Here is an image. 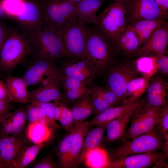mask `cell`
Instances as JSON below:
<instances>
[{
    "label": "cell",
    "instance_id": "cell-38",
    "mask_svg": "<svg viewBox=\"0 0 168 168\" xmlns=\"http://www.w3.org/2000/svg\"><path fill=\"white\" fill-rule=\"evenodd\" d=\"M30 104L38 106L42 108L45 112L47 116L50 121L53 128H57L60 127L56 122L54 118V102H41L32 101Z\"/></svg>",
    "mask_w": 168,
    "mask_h": 168
},
{
    "label": "cell",
    "instance_id": "cell-41",
    "mask_svg": "<svg viewBox=\"0 0 168 168\" xmlns=\"http://www.w3.org/2000/svg\"><path fill=\"white\" fill-rule=\"evenodd\" d=\"M100 88L104 98L111 107L117 105L120 102L114 93L107 86H100Z\"/></svg>",
    "mask_w": 168,
    "mask_h": 168
},
{
    "label": "cell",
    "instance_id": "cell-8",
    "mask_svg": "<svg viewBox=\"0 0 168 168\" xmlns=\"http://www.w3.org/2000/svg\"><path fill=\"white\" fill-rule=\"evenodd\" d=\"M107 70L106 86L114 93L120 102L129 82L141 74L137 67L135 61L121 62L111 66Z\"/></svg>",
    "mask_w": 168,
    "mask_h": 168
},
{
    "label": "cell",
    "instance_id": "cell-14",
    "mask_svg": "<svg viewBox=\"0 0 168 168\" xmlns=\"http://www.w3.org/2000/svg\"><path fill=\"white\" fill-rule=\"evenodd\" d=\"M168 22L156 29L133 54L131 58L155 57L167 53Z\"/></svg>",
    "mask_w": 168,
    "mask_h": 168
},
{
    "label": "cell",
    "instance_id": "cell-39",
    "mask_svg": "<svg viewBox=\"0 0 168 168\" xmlns=\"http://www.w3.org/2000/svg\"><path fill=\"white\" fill-rule=\"evenodd\" d=\"M166 145L168 143V106L163 107L161 114L156 124Z\"/></svg>",
    "mask_w": 168,
    "mask_h": 168
},
{
    "label": "cell",
    "instance_id": "cell-9",
    "mask_svg": "<svg viewBox=\"0 0 168 168\" xmlns=\"http://www.w3.org/2000/svg\"><path fill=\"white\" fill-rule=\"evenodd\" d=\"M64 77L55 63L35 58L22 77L28 86H42L60 83Z\"/></svg>",
    "mask_w": 168,
    "mask_h": 168
},
{
    "label": "cell",
    "instance_id": "cell-32",
    "mask_svg": "<svg viewBox=\"0 0 168 168\" xmlns=\"http://www.w3.org/2000/svg\"><path fill=\"white\" fill-rule=\"evenodd\" d=\"M92 88L86 86L82 88L67 91L62 93L61 102L67 104H73L81 98L91 94Z\"/></svg>",
    "mask_w": 168,
    "mask_h": 168
},
{
    "label": "cell",
    "instance_id": "cell-40",
    "mask_svg": "<svg viewBox=\"0 0 168 168\" xmlns=\"http://www.w3.org/2000/svg\"><path fill=\"white\" fill-rule=\"evenodd\" d=\"M60 84L63 91L69 90L87 86L83 82L77 78L64 76Z\"/></svg>",
    "mask_w": 168,
    "mask_h": 168
},
{
    "label": "cell",
    "instance_id": "cell-10",
    "mask_svg": "<svg viewBox=\"0 0 168 168\" xmlns=\"http://www.w3.org/2000/svg\"><path fill=\"white\" fill-rule=\"evenodd\" d=\"M75 5L69 0H45L41 5L43 14V24L59 30L76 18Z\"/></svg>",
    "mask_w": 168,
    "mask_h": 168
},
{
    "label": "cell",
    "instance_id": "cell-47",
    "mask_svg": "<svg viewBox=\"0 0 168 168\" xmlns=\"http://www.w3.org/2000/svg\"><path fill=\"white\" fill-rule=\"evenodd\" d=\"M12 29L0 23V52L2 47Z\"/></svg>",
    "mask_w": 168,
    "mask_h": 168
},
{
    "label": "cell",
    "instance_id": "cell-17",
    "mask_svg": "<svg viewBox=\"0 0 168 168\" xmlns=\"http://www.w3.org/2000/svg\"><path fill=\"white\" fill-rule=\"evenodd\" d=\"M21 135L0 136V157L7 168H14L18 155L27 146L26 141Z\"/></svg>",
    "mask_w": 168,
    "mask_h": 168
},
{
    "label": "cell",
    "instance_id": "cell-49",
    "mask_svg": "<svg viewBox=\"0 0 168 168\" xmlns=\"http://www.w3.org/2000/svg\"><path fill=\"white\" fill-rule=\"evenodd\" d=\"M165 12H168V0H154Z\"/></svg>",
    "mask_w": 168,
    "mask_h": 168
},
{
    "label": "cell",
    "instance_id": "cell-30",
    "mask_svg": "<svg viewBox=\"0 0 168 168\" xmlns=\"http://www.w3.org/2000/svg\"><path fill=\"white\" fill-rule=\"evenodd\" d=\"M84 161L86 166L91 168H107L110 162L107 152L100 146L89 151Z\"/></svg>",
    "mask_w": 168,
    "mask_h": 168
},
{
    "label": "cell",
    "instance_id": "cell-52",
    "mask_svg": "<svg viewBox=\"0 0 168 168\" xmlns=\"http://www.w3.org/2000/svg\"><path fill=\"white\" fill-rule=\"evenodd\" d=\"M7 168L4 163L0 157V168Z\"/></svg>",
    "mask_w": 168,
    "mask_h": 168
},
{
    "label": "cell",
    "instance_id": "cell-25",
    "mask_svg": "<svg viewBox=\"0 0 168 168\" xmlns=\"http://www.w3.org/2000/svg\"><path fill=\"white\" fill-rule=\"evenodd\" d=\"M108 123L95 125L92 129L88 131L84 139L79 160V165L84 161L86 154L89 151L100 146Z\"/></svg>",
    "mask_w": 168,
    "mask_h": 168
},
{
    "label": "cell",
    "instance_id": "cell-2",
    "mask_svg": "<svg viewBox=\"0 0 168 168\" xmlns=\"http://www.w3.org/2000/svg\"><path fill=\"white\" fill-rule=\"evenodd\" d=\"M163 150L168 153V145L165 143L156 124L150 131L113 148L109 156V161L141 153Z\"/></svg>",
    "mask_w": 168,
    "mask_h": 168
},
{
    "label": "cell",
    "instance_id": "cell-4",
    "mask_svg": "<svg viewBox=\"0 0 168 168\" xmlns=\"http://www.w3.org/2000/svg\"><path fill=\"white\" fill-rule=\"evenodd\" d=\"M90 127L88 121H84L67 132L60 142L57 154L61 167L75 168L79 166L84 139Z\"/></svg>",
    "mask_w": 168,
    "mask_h": 168
},
{
    "label": "cell",
    "instance_id": "cell-23",
    "mask_svg": "<svg viewBox=\"0 0 168 168\" xmlns=\"http://www.w3.org/2000/svg\"><path fill=\"white\" fill-rule=\"evenodd\" d=\"M60 83L40 86L29 91V100L41 102H61Z\"/></svg>",
    "mask_w": 168,
    "mask_h": 168
},
{
    "label": "cell",
    "instance_id": "cell-12",
    "mask_svg": "<svg viewBox=\"0 0 168 168\" xmlns=\"http://www.w3.org/2000/svg\"><path fill=\"white\" fill-rule=\"evenodd\" d=\"M128 25L144 20L158 18L167 19L164 11L154 0H124Z\"/></svg>",
    "mask_w": 168,
    "mask_h": 168
},
{
    "label": "cell",
    "instance_id": "cell-21",
    "mask_svg": "<svg viewBox=\"0 0 168 168\" xmlns=\"http://www.w3.org/2000/svg\"><path fill=\"white\" fill-rule=\"evenodd\" d=\"M143 106L134 108L109 122L106 128L105 142L112 143L120 139L125 133L126 127L134 113Z\"/></svg>",
    "mask_w": 168,
    "mask_h": 168
},
{
    "label": "cell",
    "instance_id": "cell-20",
    "mask_svg": "<svg viewBox=\"0 0 168 168\" xmlns=\"http://www.w3.org/2000/svg\"><path fill=\"white\" fill-rule=\"evenodd\" d=\"M144 102V100L140 98L133 103L108 108L88 121V125L91 127L102 124L108 123L134 108L143 106Z\"/></svg>",
    "mask_w": 168,
    "mask_h": 168
},
{
    "label": "cell",
    "instance_id": "cell-31",
    "mask_svg": "<svg viewBox=\"0 0 168 168\" xmlns=\"http://www.w3.org/2000/svg\"><path fill=\"white\" fill-rule=\"evenodd\" d=\"M44 147V143L26 146L20 152L16 159L14 168H24L30 164Z\"/></svg>",
    "mask_w": 168,
    "mask_h": 168
},
{
    "label": "cell",
    "instance_id": "cell-50",
    "mask_svg": "<svg viewBox=\"0 0 168 168\" xmlns=\"http://www.w3.org/2000/svg\"><path fill=\"white\" fill-rule=\"evenodd\" d=\"M7 16H11L6 12L1 1L0 2V19Z\"/></svg>",
    "mask_w": 168,
    "mask_h": 168
},
{
    "label": "cell",
    "instance_id": "cell-7",
    "mask_svg": "<svg viewBox=\"0 0 168 168\" xmlns=\"http://www.w3.org/2000/svg\"><path fill=\"white\" fill-rule=\"evenodd\" d=\"M92 24L95 25L109 38L112 43L127 27L124 0L114 1L99 15Z\"/></svg>",
    "mask_w": 168,
    "mask_h": 168
},
{
    "label": "cell",
    "instance_id": "cell-35",
    "mask_svg": "<svg viewBox=\"0 0 168 168\" xmlns=\"http://www.w3.org/2000/svg\"><path fill=\"white\" fill-rule=\"evenodd\" d=\"M92 91L90 94L96 115L111 107L104 98L100 89V86L94 84Z\"/></svg>",
    "mask_w": 168,
    "mask_h": 168
},
{
    "label": "cell",
    "instance_id": "cell-3",
    "mask_svg": "<svg viewBox=\"0 0 168 168\" xmlns=\"http://www.w3.org/2000/svg\"><path fill=\"white\" fill-rule=\"evenodd\" d=\"M93 25L94 26L90 27L87 35L86 56L96 67L99 72H102L112 65L115 56L110 39Z\"/></svg>",
    "mask_w": 168,
    "mask_h": 168
},
{
    "label": "cell",
    "instance_id": "cell-53",
    "mask_svg": "<svg viewBox=\"0 0 168 168\" xmlns=\"http://www.w3.org/2000/svg\"><path fill=\"white\" fill-rule=\"evenodd\" d=\"M69 0L75 4H76L79 2H80L82 1V0Z\"/></svg>",
    "mask_w": 168,
    "mask_h": 168
},
{
    "label": "cell",
    "instance_id": "cell-11",
    "mask_svg": "<svg viewBox=\"0 0 168 168\" xmlns=\"http://www.w3.org/2000/svg\"><path fill=\"white\" fill-rule=\"evenodd\" d=\"M164 107L143 106L134 113L129 127L120 139L124 142L151 131L158 121Z\"/></svg>",
    "mask_w": 168,
    "mask_h": 168
},
{
    "label": "cell",
    "instance_id": "cell-16",
    "mask_svg": "<svg viewBox=\"0 0 168 168\" xmlns=\"http://www.w3.org/2000/svg\"><path fill=\"white\" fill-rule=\"evenodd\" d=\"M167 153L161 150L136 154L110 161L107 168H145L163 162Z\"/></svg>",
    "mask_w": 168,
    "mask_h": 168
},
{
    "label": "cell",
    "instance_id": "cell-48",
    "mask_svg": "<svg viewBox=\"0 0 168 168\" xmlns=\"http://www.w3.org/2000/svg\"><path fill=\"white\" fill-rule=\"evenodd\" d=\"M54 118L55 120L58 121L62 113L61 102H55Z\"/></svg>",
    "mask_w": 168,
    "mask_h": 168
},
{
    "label": "cell",
    "instance_id": "cell-46",
    "mask_svg": "<svg viewBox=\"0 0 168 168\" xmlns=\"http://www.w3.org/2000/svg\"><path fill=\"white\" fill-rule=\"evenodd\" d=\"M9 102L0 101V124L3 118L9 114L12 106Z\"/></svg>",
    "mask_w": 168,
    "mask_h": 168
},
{
    "label": "cell",
    "instance_id": "cell-18",
    "mask_svg": "<svg viewBox=\"0 0 168 168\" xmlns=\"http://www.w3.org/2000/svg\"><path fill=\"white\" fill-rule=\"evenodd\" d=\"M167 82L160 76L150 79L144 106L163 107L167 105Z\"/></svg>",
    "mask_w": 168,
    "mask_h": 168
},
{
    "label": "cell",
    "instance_id": "cell-29",
    "mask_svg": "<svg viewBox=\"0 0 168 168\" xmlns=\"http://www.w3.org/2000/svg\"><path fill=\"white\" fill-rule=\"evenodd\" d=\"M51 134V130L49 127L37 121L29 123L26 130L27 138L34 144L44 143Z\"/></svg>",
    "mask_w": 168,
    "mask_h": 168
},
{
    "label": "cell",
    "instance_id": "cell-27",
    "mask_svg": "<svg viewBox=\"0 0 168 168\" xmlns=\"http://www.w3.org/2000/svg\"><path fill=\"white\" fill-rule=\"evenodd\" d=\"M104 0H82L76 4V17L87 24H92Z\"/></svg>",
    "mask_w": 168,
    "mask_h": 168
},
{
    "label": "cell",
    "instance_id": "cell-36",
    "mask_svg": "<svg viewBox=\"0 0 168 168\" xmlns=\"http://www.w3.org/2000/svg\"><path fill=\"white\" fill-rule=\"evenodd\" d=\"M138 58L135 61L136 64L142 75L152 77L158 69L154 58L142 57Z\"/></svg>",
    "mask_w": 168,
    "mask_h": 168
},
{
    "label": "cell",
    "instance_id": "cell-15",
    "mask_svg": "<svg viewBox=\"0 0 168 168\" xmlns=\"http://www.w3.org/2000/svg\"><path fill=\"white\" fill-rule=\"evenodd\" d=\"M15 16L21 27L30 36L40 27L43 23L41 5L30 1H23Z\"/></svg>",
    "mask_w": 168,
    "mask_h": 168
},
{
    "label": "cell",
    "instance_id": "cell-51",
    "mask_svg": "<svg viewBox=\"0 0 168 168\" xmlns=\"http://www.w3.org/2000/svg\"><path fill=\"white\" fill-rule=\"evenodd\" d=\"M4 82L0 79V95L3 89Z\"/></svg>",
    "mask_w": 168,
    "mask_h": 168
},
{
    "label": "cell",
    "instance_id": "cell-43",
    "mask_svg": "<svg viewBox=\"0 0 168 168\" xmlns=\"http://www.w3.org/2000/svg\"><path fill=\"white\" fill-rule=\"evenodd\" d=\"M22 0H2L1 2L7 13L14 16L22 3Z\"/></svg>",
    "mask_w": 168,
    "mask_h": 168
},
{
    "label": "cell",
    "instance_id": "cell-5",
    "mask_svg": "<svg viewBox=\"0 0 168 168\" xmlns=\"http://www.w3.org/2000/svg\"><path fill=\"white\" fill-rule=\"evenodd\" d=\"M26 36L11 30L0 52V71L11 72L30 54L29 39Z\"/></svg>",
    "mask_w": 168,
    "mask_h": 168
},
{
    "label": "cell",
    "instance_id": "cell-42",
    "mask_svg": "<svg viewBox=\"0 0 168 168\" xmlns=\"http://www.w3.org/2000/svg\"><path fill=\"white\" fill-rule=\"evenodd\" d=\"M12 125L11 113L6 115L0 124V136H6L12 134Z\"/></svg>",
    "mask_w": 168,
    "mask_h": 168
},
{
    "label": "cell",
    "instance_id": "cell-37",
    "mask_svg": "<svg viewBox=\"0 0 168 168\" xmlns=\"http://www.w3.org/2000/svg\"><path fill=\"white\" fill-rule=\"evenodd\" d=\"M62 113L58 120L63 127L68 132L75 127L71 109L62 102Z\"/></svg>",
    "mask_w": 168,
    "mask_h": 168
},
{
    "label": "cell",
    "instance_id": "cell-33",
    "mask_svg": "<svg viewBox=\"0 0 168 168\" xmlns=\"http://www.w3.org/2000/svg\"><path fill=\"white\" fill-rule=\"evenodd\" d=\"M26 112L29 123L37 121L48 126L52 125L44 110L38 106L30 104L27 108Z\"/></svg>",
    "mask_w": 168,
    "mask_h": 168
},
{
    "label": "cell",
    "instance_id": "cell-6",
    "mask_svg": "<svg viewBox=\"0 0 168 168\" xmlns=\"http://www.w3.org/2000/svg\"><path fill=\"white\" fill-rule=\"evenodd\" d=\"M77 18L59 29L65 57L75 59L86 57L85 45L90 27Z\"/></svg>",
    "mask_w": 168,
    "mask_h": 168
},
{
    "label": "cell",
    "instance_id": "cell-1",
    "mask_svg": "<svg viewBox=\"0 0 168 168\" xmlns=\"http://www.w3.org/2000/svg\"><path fill=\"white\" fill-rule=\"evenodd\" d=\"M30 54L35 58L55 63L65 57L63 42L59 30L43 24L29 38Z\"/></svg>",
    "mask_w": 168,
    "mask_h": 168
},
{
    "label": "cell",
    "instance_id": "cell-34",
    "mask_svg": "<svg viewBox=\"0 0 168 168\" xmlns=\"http://www.w3.org/2000/svg\"><path fill=\"white\" fill-rule=\"evenodd\" d=\"M10 113L12 125V134H21L27 119L26 110L21 107Z\"/></svg>",
    "mask_w": 168,
    "mask_h": 168
},
{
    "label": "cell",
    "instance_id": "cell-24",
    "mask_svg": "<svg viewBox=\"0 0 168 168\" xmlns=\"http://www.w3.org/2000/svg\"><path fill=\"white\" fill-rule=\"evenodd\" d=\"M152 77L142 75L131 80L127 86L122 105L133 103L136 101L146 91Z\"/></svg>",
    "mask_w": 168,
    "mask_h": 168
},
{
    "label": "cell",
    "instance_id": "cell-22",
    "mask_svg": "<svg viewBox=\"0 0 168 168\" xmlns=\"http://www.w3.org/2000/svg\"><path fill=\"white\" fill-rule=\"evenodd\" d=\"M5 83L10 102L26 104L30 102L28 86L22 77L8 76Z\"/></svg>",
    "mask_w": 168,
    "mask_h": 168
},
{
    "label": "cell",
    "instance_id": "cell-45",
    "mask_svg": "<svg viewBox=\"0 0 168 168\" xmlns=\"http://www.w3.org/2000/svg\"><path fill=\"white\" fill-rule=\"evenodd\" d=\"M57 166L54 162L49 158H46L40 160L32 165L33 168H54Z\"/></svg>",
    "mask_w": 168,
    "mask_h": 168
},
{
    "label": "cell",
    "instance_id": "cell-26",
    "mask_svg": "<svg viewBox=\"0 0 168 168\" xmlns=\"http://www.w3.org/2000/svg\"><path fill=\"white\" fill-rule=\"evenodd\" d=\"M167 21V19L158 18L142 20L128 25L136 33L139 40L140 47L156 29Z\"/></svg>",
    "mask_w": 168,
    "mask_h": 168
},
{
    "label": "cell",
    "instance_id": "cell-44",
    "mask_svg": "<svg viewBox=\"0 0 168 168\" xmlns=\"http://www.w3.org/2000/svg\"><path fill=\"white\" fill-rule=\"evenodd\" d=\"M158 69L166 75L168 74V56L167 54L153 57Z\"/></svg>",
    "mask_w": 168,
    "mask_h": 168
},
{
    "label": "cell",
    "instance_id": "cell-28",
    "mask_svg": "<svg viewBox=\"0 0 168 168\" xmlns=\"http://www.w3.org/2000/svg\"><path fill=\"white\" fill-rule=\"evenodd\" d=\"M90 95L81 98L73 104L71 110L75 127L84 122L86 119L94 113L92 100Z\"/></svg>",
    "mask_w": 168,
    "mask_h": 168
},
{
    "label": "cell",
    "instance_id": "cell-13",
    "mask_svg": "<svg viewBox=\"0 0 168 168\" xmlns=\"http://www.w3.org/2000/svg\"><path fill=\"white\" fill-rule=\"evenodd\" d=\"M64 76L77 78L92 87L99 73L96 67L86 57L80 59L66 58L58 67Z\"/></svg>",
    "mask_w": 168,
    "mask_h": 168
},
{
    "label": "cell",
    "instance_id": "cell-54",
    "mask_svg": "<svg viewBox=\"0 0 168 168\" xmlns=\"http://www.w3.org/2000/svg\"><path fill=\"white\" fill-rule=\"evenodd\" d=\"M111 0L113 1H119L122 0Z\"/></svg>",
    "mask_w": 168,
    "mask_h": 168
},
{
    "label": "cell",
    "instance_id": "cell-19",
    "mask_svg": "<svg viewBox=\"0 0 168 168\" xmlns=\"http://www.w3.org/2000/svg\"><path fill=\"white\" fill-rule=\"evenodd\" d=\"M115 56L131 58L139 47L138 38L130 26L128 25L118 38L111 43Z\"/></svg>",
    "mask_w": 168,
    "mask_h": 168
}]
</instances>
